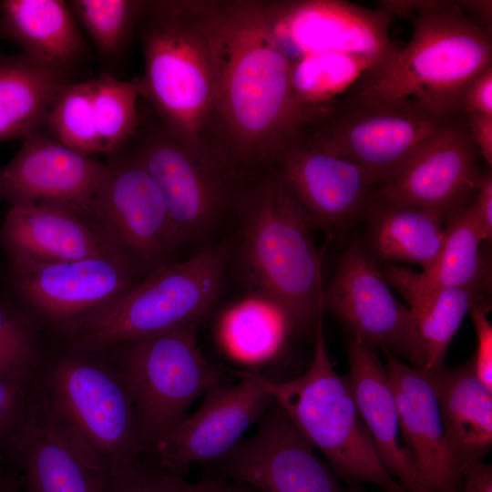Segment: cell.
Returning a JSON list of instances; mask_svg holds the SVG:
<instances>
[{"instance_id":"cell-1","label":"cell","mask_w":492,"mask_h":492,"mask_svg":"<svg viewBox=\"0 0 492 492\" xmlns=\"http://www.w3.org/2000/svg\"><path fill=\"white\" fill-rule=\"evenodd\" d=\"M205 22L216 77L212 149L233 175L270 169L331 105L311 108L295 97L262 1H205Z\"/></svg>"},{"instance_id":"cell-2","label":"cell","mask_w":492,"mask_h":492,"mask_svg":"<svg viewBox=\"0 0 492 492\" xmlns=\"http://www.w3.org/2000/svg\"><path fill=\"white\" fill-rule=\"evenodd\" d=\"M230 209L241 222L240 259L253 290L283 305L305 329L315 327L324 290L313 227L275 172L235 175Z\"/></svg>"},{"instance_id":"cell-3","label":"cell","mask_w":492,"mask_h":492,"mask_svg":"<svg viewBox=\"0 0 492 492\" xmlns=\"http://www.w3.org/2000/svg\"><path fill=\"white\" fill-rule=\"evenodd\" d=\"M409 43L390 62L342 97L370 102L411 101L440 118L461 111L467 86L492 66V35L458 1H436L413 17Z\"/></svg>"},{"instance_id":"cell-4","label":"cell","mask_w":492,"mask_h":492,"mask_svg":"<svg viewBox=\"0 0 492 492\" xmlns=\"http://www.w3.org/2000/svg\"><path fill=\"white\" fill-rule=\"evenodd\" d=\"M137 25L145 63L141 96L169 130L215 155L216 77L205 1H146Z\"/></svg>"},{"instance_id":"cell-5","label":"cell","mask_w":492,"mask_h":492,"mask_svg":"<svg viewBox=\"0 0 492 492\" xmlns=\"http://www.w3.org/2000/svg\"><path fill=\"white\" fill-rule=\"evenodd\" d=\"M69 349L44 359L35 379L48 421L99 472L142 456L135 405L119 373L108 359Z\"/></svg>"},{"instance_id":"cell-6","label":"cell","mask_w":492,"mask_h":492,"mask_svg":"<svg viewBox=\"0 0 492 492\" xmlns=\"http://www.w3.org/2000/svg\"><path fill=\"white\" fill-rule=\"evenodd\" d=\"M229 256L230 246L218 244L187 261L156 268L141 283L75 325L67 333L69 348L102 353L200 322L220 295Z\"/></svg>"},{"instance_id":"cell-7","label":"cell","mask_w":492,"mask_h":492,"mask_svg":"<svg viewBox=\"0 0 492 492\" xmlns=\"http://www.w3.org/2000/svg\"><path fill=\"white\" fill-rule=\"evenodd\" d=\"M255 376L340 477L354 486L371 483L387 492H407L381 464L348 379L334 369L324 342L323 313L314 328L313 359L302 374L287 380Z\"/></svg>"},{"instance_id":"cell-8","label":"cell","mask_w":492,"mask_h":492,"mask_svg":"<svg viewBox=\"0 0 492 492\" xmlns=\"http://www.w3.org/2000/svg\"><path fill=\"white\" fill-rule=\"evenodd\" d=\"M199 325L190 323L106 350L114 352L108 360L132 397L143 456L187 415L199 397L226 382L230 370L210 362L201 352Z\"/></svg>"},{"instance_id":"cell-9","label":"cell","mask_w":492,"mask_h":492,"mask_svg":"<svg viewBox=\"0 0 492 492\" xmlns=\"http://www.w3.org/2000/svg\"><path fill=\"white\" fill-rule=\"evenodd\" d=\"M448 118L411 101L370 102L340 97L304 134L322 149L359 165L377 190Z\"/></svg>"},{"instance_id":"cell-10","label":"cell","mask_w":492,"mask_h":492,"mask_svg":"<svg viewBox=\"0 0 492 492\" xmlns=\"http://www.w3.org/2000/svg\"><path fill=\"white\" fill-rule=\"evenodd\" d=\"M128 144L160 190L181 241L208 234L229 210L233 175L223 161L158 118L141 121Z\"/></svg>"},{"instance_id":"cell-11","label":"cell","mask_w":492,"mask_h":492,"mask_svg":"<svg viewBox=\"0 0 492 492\" xmlns=\"http://www.w3.org/2000/svg\"><path fill=\"white\" fill-rule=\"evenodd\" d=\"M262 3L275 39L291 63L308 55L341 52L364 59L374 74L398 50L388 35L392 16L382 9L338 0Z\"/></svg>"},{"instance_id":"cell-12","label":"cell","mask_w":492,"mask_h":492,"mask_svg":"<svg viewBox=\"0 0 492 492\" xmlns=\"http://www.w3.org/2000/svg\"><path fill=\"white\" fill-rule=\"evenodd\" d=\"M89 213L124 252L156 268L182 242L160 190L131 150L108 163Z\"/></svg>"},{"instance_id":"cell-13","label":"cell","mask_w":492,"mask_h":492,"mask_svg":"<svg viewBox=\"0 0 492 492\" xmlns=\"http://www.w3.org/2000/svg\"><path fill=\"white\" fill-rule=\"evenodd\" d=\"M271 169L313 227L329 234L350 227L374 201L376 187L359 165L304 133L280 150Z\"/></svg>"},{"instance_id":"cell-14","label":"cell","mask_w":492,"mask_h":492,"mask_svg":"<svg viewBox=\"0 0 492 492\" xmlns=\"http://www.w3.org/2000/svg\"><path fill=\"white\" fill-rule=\"evenodd\" d=\"M466 117L448 118L374 200L436 212L446 221L473 200L482 174Z\"/></svg>"},{"instance_id":"cell-15","label":"cell","mask_w":492,"mask_h":492,"mask_svg":"<svg viewBox=\"0 0 492 492\" xmlns=\"http://www.w3.org/2000/svg\"><path fill=\"white\" fill-rule=\"evenodd\" d=\"M323 306L350 330L352 337L389 351L422 370L415 328L408 308L391 292L374 261L356 242L343 253L323 291Z\"/></svg>"},{"instance_id":"cell-16","label":"cell","mask_w":492,"mask_h":492,"mask_svg":"<svg viewBox=\"0 0 492 492\" xmlns=\"http://www.w3.org/2000/svg\"><path fill=\"white\" fill-rule=\"evenodd\" d=\"M237 374L238 381L207 392L198 410L187 415L145 456L180 477L194 463L225 456L273 403L254 374Z\"/></svg>"},{"instance_id":"cell-17","label":"cell","mask_w":492,"mask_h":492,"mask_svg":"<svg viewBox=\"0 0 492 492\" xmlns=\"http://www.w3.org/2000/svg\"><path fill=\"white\" fill-rule=\"evenodd\" d=\"M258 422L217 461L227 476L261 492H358L341 486L274 400Z\"/></svg>"},{"instance_id":"cell-18","label":"cell","mask_w":492,"mask_h":492,"mask_svg":"<svg viewBox=\"0 0 492 492\" xmlns=\"http://www.w3.org/2000/svg\"><path fill=\"white\" fill-rule=\"evenodd\" d=\"M108 164L77 152L42 130L23 138L20 150L0 173L12 206L53 205L89 213Z\"/></svg>"},{"instance_id":"cell-19","label":"cell","mask_w":492,"mask_h":492,"mask_svg":"<svg viewBox=\"0 0 492 492\" xmlns=\"http://www.w3.org/2000/svg\"><path fill=\"white\" fill-rule=\"evenodd\" d=\"M126 260L104 256L39 265L14 274L15 286L38 315L68 333L129 290Z\"/></svg>"},{"instance_id":"cell-20","label":"cell","mask_w":492,"mask_h":492,"mask_svg":"<svg viewBox=\"0 0 492 492\" xmlns=\"http://www.w3.org/2000/svg\"><path fill=\"white\" fill-rule=\"evenodd\" d=\"M13 274L93 257L126 256L88 213L53 205H14L1 230Z\"/></svg>"},{"instance_id":"cell-21","label":"cell","mask_w":492,"mask_h":492,"mask_svg":"<svg viewBox=\"0 0 492 492\" xmlns=\"http://www.w3.org/2000/svg\"><path fill=\"white\" fill-rule=\"evenodd\" d=\"M346 376L374 451L407 492H434L421 477L403 432L386 370L374 346L351 337Z\"/></svg>"},{"instance_id":"cell-22","label":"cell","mask_w":492,"mask_h":492,"mask_svg":"<svg viewBox=\"0 0 492 492\" xmlns=\"http://www.w3.org/2000/svg\"><path fill=\"white\" fill-rule=\"evenodd\" d=\"M384 353L403 432L421 477L434 492H462L463 476L450 455L438 402L426 374L389 351Z\"/></svg>"},{"instance_id":"cell-23","label":"cell","mask_w":492,"mask_h":492,"mask_svg":"<svg viewBox=\"0 0 492 492\" xmlns=\"http://www.w3.org/2000/svg\"><path fill=\"white\" fill-rule=\"evenodd\" d=\"M5 452L20 474L18 492H101L103 474L53 426L36 394Z\"/></svg>"},{"instance_id":"cell-24","label":"cell","mask_w":492,"mask_h":492,"mask_svg":"<svg viewBox=\"0 0 492 492\" xmlns=\"http://www.w3.org/2000/svg\"><path fill=\"white\" fill-rule=\"evenodd\" d=\"M302 330L283 305L256 290L228 305L214 328L217 345L239 367L236 373L259 376L282 359Z\"/></svg>"},{"instance_id":"cell-25","label":"cell","mask_w":492,"mask_h":492,"mask_svg":"<svg viewBox=\"0 0 492 492\" xmlns=\"http://www.w3.org/2000/svg\"><path fill=\"white\" fill-rule=\"evenodd\" d=\"M424 373L436 396L447 446L457 468L461 471L483 461L492 446V390L478 380L471 360Z\"/></svg>"},{"instance_id":"cell-26","label":"cell","mask_w":492,"mask_h":492,"mask_svg":"<svg viewBox=\"0 0 492 492\" xmlns=\"http://www.w3.org/2000/svg\"><path fill=\"white\" fill-rule=\"evenodd\" d=\"M0 35L27 56L67 71L86 50L72 10L61 0L0 1Z\"/></svg>"},{"instance_id":"cell-27","label":"cell","mask_w":492,"mask_h":492,"mask_svg":"<svg viewBox=\"0 0 492 492\" xmlns=\"http://www.w3.org/2000/svg\"><path fill=\"white\" fill-rule=\"evenodd\" d=\"M68 71L25 53L0 56V140L25 138L46 128Z\"/></svg>"},{"instance_id":"cell-28","label":"cell","mask_w":492,"mask_h":492,"mask_svg":"<svg viewBox=\"0 0 492 492\" xmlns=\"http://www.w3.org/2000/svg\"><path fill=\"white\" fill-rule=\"evenodd\" d=\"M469 206V205H468ZM468 206L446 220V239L431 266L421 273L392 267L386 279L395 286L415 290L490 288V268L480 251L482 242Z\"/></svg>"},{"instance_id":"cell-29","label":"cell","mask_w":492,"mask_h":492,"mask_svg":"<svg viewBox=\"0 0 492 492\" xmlns=\"http://www.w3.org/2000/svg\"><path fill=\"white\" fill-rule=\"evenodd\" d=\"M409 304L417 334L422 371L444 365L449 344L462 321L477 305L489 304L488 290L477 287L415 290L395 287Z\"/></svg>"},{"instance_id":"cell-30","label":"cell","mask_w":492,"mask_h":492,"mask_svg":"<svg viewBox=\"0 0 492 492\" xmlns=\"http://www.w3.org/2000/svg\"><path fill=\"white\" fill-rule=\"evenodd\" d=\"M372 240L385 260L418 264L424 270L437 258L446 239V220L417 207L374 200Z\"/></svg>"},{"instance_id":"cell-31","label":"cell","mask_w":492,"mask_h":492,"mask_svg":"<svg viewBox=\"0 0 492 492\" xmlns=\"http://www.w3.org/2000/svg\"><path fill=\"white\" fill-rule=\"evenodd\" d=\"M372 73L367 61L341 52L308 55L291 63L293 94L311 108L331 105Z\"/></svg>"},{"instance_id":"cell-32","label":"cell","mask_w":492,"mask_h":492,"mask_svg":"<svg viewBox=\"0 0 492 492\" xmlns=\"http://www.w3.org/2000/svg\"><path fill=\"white\" fill-rule=\"evenodd\" d=\"M92 83L101 153L117 154L130 142L141 123L138 110L140 79L122 81L103 73Z\"/></svg>"},{"instance_id":"cell-33","label":"cell","mask_w":492,"mask_h":492,"mask_svg":"<svg viewBox=\"0 0 492 492\" xmlns=\"http://www.w3.org/2000/svg\"><path fill=\"white\" fill-rule=\"evenodd\" d=\"M46 128L65 146L89 156L101 153L93 106L92 80L64 86L50 108Z\"/></svg>"},{"instance_id":"cell-34","label":"cell","mask_w":492,"mask_h":492,"mask_svg":"<svg viewBox=\"0 0 492 492\" xmlns=\"http://www.w3.org/2000/svg\"><path fill=\"white\" fill-rule=\"evenodd\" d=\"M146 1L73 0L68 2L99 52L118 56L127 47Z\"/></svg>"},{"instance_id":"cell-35","label":"cell","mask_w":492,"mask_h":492,"mask_svg":"<svg viewBox=\"0 0 492 492\" xmlns=\"http://www.w3.org/2000/svg\"><path fill=\"white\" fill-rule=\"evenodd\" d=\"M35 323L27 316L0 303V374L34 379L44 357Z\"/></svg>"},{"instance_id":"cell-36","label":"cell","mask_w":492,"mask_h":492,"mask_svg":"<svg viewBox=\"0 0 492 492\" xmlns=\"http://www.w3.org/2000/svg\"><path fill=\"white\" fill-rule=\"evenodd\" d=\"M183 480L142 456L105 471L101 492H180Z\"/></svg>"},{"instance_id":"cell-37","label":"cell","mask_w":492,"mask_h":492,"mask_svg":"<svg viewBox=\"0 0 492 492\" xmlns=\"http://www.w3.org/2000/svg\"><path fill=\"white\" fill-rule=\"evenodd\" d=\"M35 379L0 374V454L22 423L34 398Z\"/></svg>"},{"instance_id":"cell-38","label":"cell","mask_w":492,"mask_h":492,"mask_svg":"<svg viewBox=\"0 0 492 492\" xmlns=\"http://www.w3.org/2000/svg\"><path fill=\"white\" fill-rule=\"evenodd\" d=\"M489 304L473 307L470 311L477 334V351L471 360L478 380L492 390V326L487 319Z\"/></svg>"},{"instance_id":"cell-39","label":"cell","mask_w":492,"mask_h":492,"mask_svg":"<svg viewBox=\"0 0 492 492\" xmlns=\"http://www.w3.org/2000/svg\"><path fill=\"white\" fill-rule=\"evenodd\" d=\"M475 227L482 241L492 237V172H482L476 195L468 206Z\"/></svg>"},{"instance_id":"cell-40","label":"cell","mask_w":492,"mask_h":492,"mask_svg":"<svg viewBox=\"0 0 492 492\" xmlns=\"http://www.w3.org/2000/svg\"><path fill=\"white\" fill-rule=\"evenodd\" d=\"M461 111L466 116L492 118V66L467 86L461 100Z\"/></svg>"},{"instance_id":"cell-41","label":"cell","mask_w":492,"mask_h":492,"mask_svg":"<svg viewBox=\"0 0 492 492\" xmlns=\"http://www.w3.org/2000/svg\"><path fill=\"white\" fill-rule=\"evenodd\" d=\"M466 116V115H465ZM472 139L487 167L492 166V118L466 116Z\"/></svg>"},{"instance_id":"cell-42","label":"cell","mask_w":492,"mask_h":492,"mask_svg":"<svg viewBox=\"0 0 492 492\" xmlns=\"http://www.w3.org/2000/svg\"><path fill=\"white\" fill-rule=\"evenodd\" d=\"M462 492H492V466L483 461L472 463L461 470Z\"/></svg>"},{"instance_id":"cell-43","label":"cell","mask_w":492,"mask_h":492,"mask_svg":"<svg viewBox=\"0 0 492 492\" xmlns=\"http://www.w3.org/2000/svg\"><path fill=\"white\" fill-rule=\"evenodd\" d=\"M463 10L481 26L492 28V1L465 0L458 1Z\"/></svg>"},{"instance_id":"cell-44","label":"cell","mask_w":492,"mask_h":492,"mask_svg":"<svg viewBox=\"0 0 492 492\" xmlns=\"http://www.w3.org/2000/svg\"><path fill=\"white\" fill-rule=\"evenodd\" d=\"M180 492H248L239 487L219 480H203L190 484L183 480Z\"/></svg>"},{"instance_id":"cell-45","label":"cell","mask_w":492,"mask_h":492,"mask_svg":"<svg viewBox=\"0 0 492 492\" xmlns=\"http://www.w3.org/2000/svg\"><path fill=\"white\" fill-rule=\"evenodd\" d=\"M11 482H12L11 479H7L2 475V472L0 469V492H4L11 484Z\"/></svg>"},{"instance_id":"cell-46","label":"cell","mask_w":492,"mask_h":492,"mask_svg":"<svg viewBox=\"0 0 492 492\" xmlns=\"http://www.w3.org/2000/svg\"><path fill=\"white\" fill-rule=\"evenodd\" d=\"M7 492H18V488L16 486H14Z\"/></svg>"},{"instance_id":"cell-47","label":"cell","mask_w":492,"mask_h":492,"mask_svg":"<svg viewBox=\"0 0 492 492\" xmlns=\"http://www.w3.org/2000/svg\"><path fill=\"white\" fill-rule=\"evenodd\" d=\"M381 492H387V491L382 490Z\"/></svg>"},{"instance_id":"cell-48","label":"cell","mask_w":492,"mask_h":492,"mask_svg":"<svg viewBox=\"0 0 492 492\" xmlns=\"http://www.w3.org/2000/svg\"><path fill=\"white\" fill-rule=\"evenodd\" d=\"M8 489H6L5 492H7Z\"/></svg>"}]
</instances>
